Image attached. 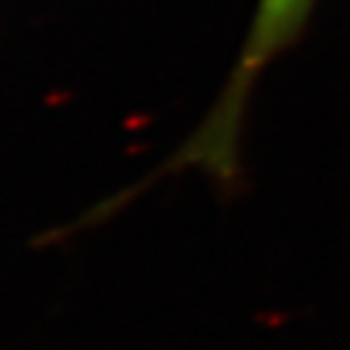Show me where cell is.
Wrapping results in <instances>:
<instances>
[{
    "instance_id": "obj_1",
    "label": "cell",
    "mask_w": 350,
    "mask_h": 350,
    "mask_svg": "<svg viewBox=\"0 0 350 350\" xmlns=\"http://www.w3.org/2000/svg\"><path fill=\"white\" fill-rule=\"evenodd\" d=\"M312 9L314 0H259L240 58L229 72V80L218 103L210 108L207 119L199 124L193 138L177 154L180 165L204 168L224 183L234 177L243 119L254 83L287 47H293Z\"/></svg>"
}]
</instances>
